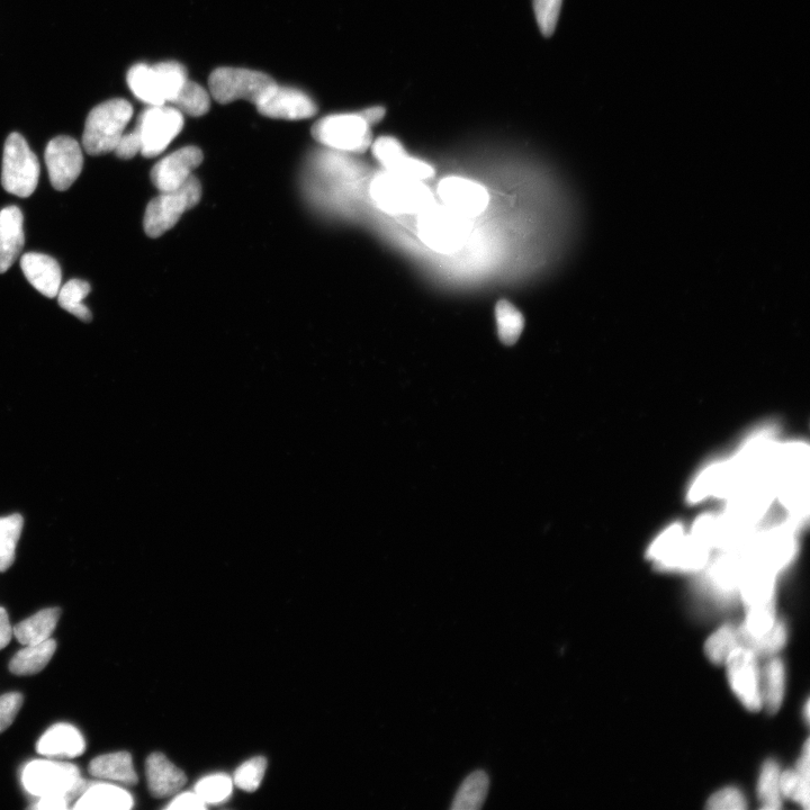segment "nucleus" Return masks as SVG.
Listing matches in <instances>:
<instances>
[{
	"label": "nucleus",
	"mask_w": 810,
	"mask_h": 810,
	"mask_svg": "<svg viewBox=\"0 0 810 810\" xmlns=\"http://www.w3.org/2000/svg\"><path fill=\"white\" fill-rule=\"evenodd\" d=\"M809 742L807 741L804 746V751L801 753L800 759L797 763L796 771L801 777L809 781L810 767H809Z\"/></svg>",
	"instance_id": "47"
},
{
	"label": "nucleus",
	"mask_w": 810,
	"mask_h": 810,
	"mask_svg": "<svg viewBox=\"0 0 810 810\" xmlns=\"http://www.w3.org/2000/svg\"><path fill=\"white\" fill-rule=\"evenodd\" d=\"M438 195L449 209L470 219L481 214L488 207L490 200L483 186L461 177L441 180Z\"/></svg>",
	"instance_id": "17"
},
{
	"label": "nucleus",
	"mask_w": 810,
	"mask_h": 810,
	"mask_svg": "<svg viewBox=\"0 0 810 810\" xmlns=\"http://www.w3.org/2000/svg\"><path fill=\"white\" fill-rule=\"evenodd\" d=\"M738 647H741L738 630L733 626H724L707 639L705 652L711 662L725 664L728 656Z\"/></svg>",
	"instance_id": "33"
},
{
	"label": "nucleus",
	"mask_w": 810,
	"mask_h": 810,
	"mask_svg": "<svg viewBox=\"0 0 810 810\" xmlns=\"http://www.w3.org/2000/svg\"><path fill=\"white\" fill-rule=\"evenodd\" d=\"M207 806L204 801L198 797L195 791L193 792H184V794H179L171 803L167 806L169 810H182V809H189V810H202L205 809Z\"/></svg>",
	"instance_id": "43"
},
{
	"label": "nucleus",
	"mask_w": 810,
	"mask_h": 810,
	"mask_svg": "<svg viewBox=\"0 0 810 810\" xmlns=\"http://www.w3.org/2000/svg\"><path fill=\"white\" fill-rule=\"evenodd\" d=\"M707 808L713 810H742L746 808V800L741 791L726 788L711 796Z\"/></svg>",
	"instance_id": "40"
},
{
	"label": "nucleus",
	"mask_w": 810,
	"mask_h": 810,
	"mask_svg": "<svg viewBox=\"0 0 810 810\" xmlns=\"http://www.w3.org/2000/svg\"><path fill=\"white\" fill-rule=\"evenodd\" d=\"M60 615L59 608L43 609L16 625L13 628L14 636L25 646L45 642L56 629Z\"/></svg>",
	"instance_id": "25"
},
{
	"label": "nucleus",
	"mask_w": 810,
	"mask_h": 810,
	"mask_svg": "<svg viewBox=\"0 0 810 810\" xmlns=\"http://www.w3.org/2000/svg\"><path fill=\"white\" fill-rule=\"evenodd\" d=\"M22 785L34 797H65L71 801L83 794L88 782L74 764L34 760L23 769Z\"/></svg>",
	"instance_id": "3"
},
{
	"label": "nucleus",
	"mask_w": 810,
	"mask_h": 810,
	"mask_svg": "<svg viewBox=\"0 0 810 810\" xmlns=\"http://www.w3.org/2000/svg\"><path fill=\"white\" fill-rule=\"evenodd\" d=\"M23 213L17 206L0 211V274L11 268L25 242Z\"/></svg>",
	"instance_id": "21"
},
{
	"label": "nucleus",
	"mask_w": 810,
	"mask_h": 810,
	"mask_svg": "<svg viewBox=\"0 0 810 810\" xmlns=\"http://www.w3.org/2000/svg\"><path fill=\"white\" fill-rule=\"evenodd\" d=\"M418 232L429 248L449 254L465 245L471 233V222L446 205L434 204L419 214Z\"/></svg>",
	"instance_id": "7"
},
{
	"label": "nucleus",
	"mask_w": 810,
	"mask_h": 810,
	"mask_svg": "<svg viewBox=\"0 0 810 810\" xmlns=\"http://www.w3.org/2000/svg\"><path fill=\"white\" fill-rule=\"evenodd\" d=\"M805 716H806V720L808 722V720H809V704H808V702H807L806 707H805Z\"/></svg>",
	"instance_id": "48"
},
{
	"label": "nucleus",
	"mask_w": 810,
	"mask_h": 810,
	"mask_svg": "<svg viewBox=\"0 0 810 810\" xmlns=\"http://www.w3.org/2000/svg\"><path fill=\"white\" fill-rule=\"evenodd\" d=\"M132 115V105L122 98L96 106L85 124L83 144L86 152L92 156H103L114 151Z\"/></svg>",
	"instance_id": "4"
},
{
	"label": "nucleus",
	"mask_w": 810,
	"mask_h": 810,
	"mask_svg": "<svg viewBox=\"0 0 810 810\" xmlns=\"http://www.w3.org/2000/svg\"><path fill=\"white\" fill-rule=\"evenodd\" d=\"M495 319L502 344L515 345L525 328L524 315L509 301L501 300L495 306Z\"/></svg>",
	"instance_id": "30"
},
{
	"label": "nucleus",
	"mask_w": 810,
	"mask_h": 810,
	"mask_svg": "<svg viewBox=\"0 0 810 810\" xmlns=\"http://www.w3.org/2000/svg\"><path fill=\"white\" fill-rule=\"evenodd\" d=\"M374 157L390 173L417 180H427L435 176V169L427 162L412 158L401 142L392 137H381L372 143Z\"/></svg>",
	"instance_id": "18"
},
{
	"label": "nucleus",
	"mask_w": 810,
	"mask_h": 810,
	"mask_svg": "<svg viewBox=\"0 0 810 810\" xmlns=\"http://www.w3.org/2000/svg\"><path fill=\"white\" fill-rule=\"evenodd\" d=\"M70 801L65 797H44L40 798L38 804L31 808L42 810H63L69 808Z\"/></svg>",
	"instance_id": "45"
},
{
	"label": "nucleus",
	"mask_w": 810,
	"mask_h": 810,
	"mask_svg": "<svg viewBox=\"0 0 810 810\" xmlns=\"http://www.w3.org/2000/svg\"><path fill=\"white\" fill-rule=\"evenodd\" d=\"M24 521L20 515L0 518V572L12 567L16 546L20 540Z\"/></svg>",
	"instance_id": "31"
},
{
	"label": "nucleus",
	"mask_w": 810,
	"mask_h": 810,
	"mask_svg": "<svg viewBox=\"0 0 810 810\" xmlns=\"http://www.w3.org/2000/svg\"><path fill=\"white\" fill-rule=\"evenodd\" d=\"M781 795L796 801L805 809L809 808V781L795 771L780 774Z\"/></svg>",
	"instance_id": "38"
},
{
	"label": "nucleus",
	"mask_w": 810,
	"mask_h": 810,
	"mask_svg": "<svg viewBox=\"0 0 810 810\" xmlns=\"http://www.w3.org/2000/svg\"><path fill=\"white\" fill-rule=\"evenodd\" d=\"M45 164L54 189L67 191L83 171L84 156L80 144L66 135L54 138L45 150Z\"/></svg>",
	"instance_id": "14"
},
{
	"label": "nucleus",
	"mask_w": 810,
	"mask_h": 810,
	"mask_svg": "<svg viewBox=\"0 0 810 810\" xmlns=\"http://www.w3.org/2000/svg\"><path fill=\"white\" fill-rule=\"evenodd\" d=\"M563 0H534V12L539 30L552 36L560 18Z\"/></svg>",
	"instance_id": "39"
},
{
	"label": "nucleus",
	"mask_w": 810,
	"mask_h": 810,
	"mask_svg": "<svg viewBox=\"0 0 810 810\" xmlns=\"http://www.w3.org/2000/svg\"><path fill=\"white\" fill-rule=\"evenodd\" d=\"M233 780L225 774H212L196 783L194 791L206 806L218 805L232 795Z\"/></svg>",
	"instance_id": "35"
},
{
	"label": "nucleus",
	"mask_w": 810,
	"mask_h": 810,
	"mask_svg": "<svg viewBox=\"0 0 810 810\" xmlns=\"http://www.w3.org/2000/svg\"><path fill=\"white\" fill-rule=\"evenodd\" d=\"M88 771L93 777L120 782L123 785H137L138 774L133 767L132 756L128 752H116L97 756L90 762Z\"/></svg>",
	"instance_id": "24"
},
{
	"label": "nucleus",
	"mask_w": 810,
	"mask_h": 810,
	"mask_svg": "<svg viewBox=\"0 0 810 810\" xmlns=\"http://www.w3.org/2000/svg\"><path fill=\"white\" fill-rule=\"evenodd\" d=\"M13 635V628L7 612L4 608L0 607V651L4 650V648L11 643Z\"/></svg>",
	"instance_id": "44"
},
{
	"label": "nucleus",
	"mask_w": 810,
	"mask_h": 810,
	"mask_svg": "<svg viewBox=\"0 0 810 810\" xmlns=\"http://www.w3.org/2000/svg\"><path fill=\"white\" fill-rule=\"evenodd\" d=\"M372 126L357 114H335L315 123V140L332 149L363 153L372 146Z\"/></svg>",
	"instance_id": "10"
},
{
	"label": "nucleus",
	"mask_w": 810,
	"mask_h": 810,
	"mask_svg": "<svg viewBox=\"0 0 810 810\" xmlns=\"http://www.w3.org/2000/svg\"><path fill=\"white\" fill-rule=\"evenodd\" d=\"M786 672L779 659L771 660L765 666L761 678L762 705L769 714H776L785 696Z\"/></svg>",
	"instance_id": "27"
},
{
	"label": "nucleus",
	"mask_w": 810,
	"mask_h": 810,
	"mask_svg": "<svg viewBox=\"0 0 810 810\" xmlns=\"http://www.w3.org/2000/svg\"><path fill=\"white\" fill-rule=\"evenodd\" d=\"M267 761L263 756L250 759L234 773L233 785L248 792L256 791L265 777Z\"/></svg>",
	"instance_id": "37"
},
{
	"label": "nucleus",
	"mask_w": 810,
	"mask_h": 810,
	"mask_svg": "<svg viewBox=\"0 0 810 810\" xmlns=\"http://www.w3.org/2000/svg\"><path fill=\"white\" fill-rule=\"evenodd\" d=\"M738 630V629H737ZM741 646L747 648L755 655L769 656L777 653L785 646L787 641V630L782 623H776L768 633L758 637H751L738 632Z\"/></svg>",
	"instance_id": "34"
},
{
	"label": "nucleus",
	"mask_w": 810,
	"mask_h": 810,
	"mask_svg": "<svg viewBox=\"0 0 810 810\" xmlns=\"http://www.w3.org/2000/svg\"><path fill=\"white\" fill-rule=\"evenodd\" d=\"M187 80L185 68L175 61L161 62L153 67L141 63L131 68L128 74L132 93L150 106L173 102Z\"/></svg>",
	"instance_id": "5"
},
{
	"label": "nucleus",
	"mask_w": 810,
	"mask_h": 810,
	"mask_svg": "<svg viewBox=\"0 0 810 810\" xmlns=\"http://www.w3.org/2000/svg\"><path fill=\"white\" fill-rule=\"evenodd\" d=\"M780 774L776 762L768 761L764 764L758 786L763 809L776 810L781 808Z\"/></svg>",
	"instance_id": "36"
},
{
	"label": "nucleus",
	"mask_w": 810,
	"mask_h": 810,
	"mask_svg": "<svg viewBox=\"0 0 810 810\" xmlns=\"http://www.w3.org/2000/svg\"><path fill=\"white\" fill-rule=\"evenodd\" d=\"M147 778L153 796L164 798L176 794L185 786V773L162 753H152L147 760Z\"/></svg>",
	"instance_id": "22"
},
{
	"label": "nucleus",
	"mask_w": 810,
	"mask_h": 810,
	"mask_svg": "<svg viewBox=\"0 0 810 810\" xmlns=\"http://www.w3.org/2000/svg\"><path fill=\"white\" fill-rule=\"evenodd\" d=\"M133 805L134 800L129 791L110 785V783H94V785H88L77 799L74 808L80 810H129Z\"/></svg>",
	"instance_id": "23"
},
{
	"label": "nucleus",
	"mask_w": 810,
	"mask_h": 810,
	"mask_svg": "<svg viewBox=\"0 0 810 810\" xmlns=\"http://www.w3.org/2000/svg\"><path fill=\"white\" fill-rule=\"evenodd\" d=\"M203 158V152L196 147H185L171 153L152 168L153 185L161 193L175 191L193 176V171L202 164Z\"/></svg>",
	"instance_id": "16"
},
{
	"label": "nucleus",
	"mask_w": 810,
	"mask_h": 810,
	"mask_svg": "<svg viewBox=\"0 0 810 810\" xmlns=\"http://www.w3.org/2000/svg\"><path fill=\"white\" fill-rule=\"evenodd\" d=\"M774 489L796 526L809 513V448L801 441L779 445L774 466Z\"/></svg>",
	"instance_id": "1"
},
{
	"label": "nucleus",
	"mask_w": 810,
	"mask_h": 810,
	"mask_svg": "<svg viewBox=\"0 0 810 810\" xmlns=\"http://www.w3.org/2000/svg\"><path fill=\"white\" fill-rule=\"evenodd\" d=\"M202 186L195 176L175 191L161 193L148 204L144 214V231L150 238H159L201 201Z\"/></svg>",
	"instance_id": "8"
},
{
	"label": "nucleus",
	"mask_w": 810,
	"mask_h": 810,
	"mask_svg": "<svg viewBox=\"0 0 810 810\" xmlns=\"http://www.w3.org/2000/svg\"><path fill=\"white\" fill-rule=\"evenodd\" d=\"M171 104L178 111L191 116H203L210 110L211 98L206 89L194 81L187 80Z\"/></svg>",
	"instance_id": "32"
},
{
	"label": "nucleus",
	"mask_w": 810,
	"mask_h": 810,
	"mask_svg": "<svg viewBox=\"0 0 810 810\" xmlns=\"http://www.w3.org/2000/svg\"><path fill=\"white\" fill-rule=\"evenodd\" d=\"M23 701V696L18 692H9L0 697V734L14 723L23 706Z\"/></svg>",
	"instance_id": "41"
},
{
	"label": "nucleus",
	"mask_w": 810,
	"mask_h": 810,
	"mask_svg": "<svg viewBox=\"0 0 810 810\" xmlns=\"http://www.w3.org/2000/svg\"><path fill=\"white\" fill-rule=\"evenodd\" d=\"M140 151L141 140L138 131L135 129L130 133H124L114 150L115 155L124 160L132 159Z\"/></svg>",
	"instance_id": "42"
},
{
	"label": "nucleus",
	"mask_w": 810,
	"mask_h": 810,
	"mask_svg": "<svg viewBox=\"0 0 810 810\" xmlns=\"http://www.w3.org/2000/svg\"><path fill=\"white\" fill-rule=\"evenodd\" d=\"M57 650L54 639L40 644L26 645L22 651L16 653L9 663V671L15 675H33L41 672L49 664Z\"/></svg>",
	"instance_id": "26"
},
{
	"label": "nucleus",
	"mask_w": 810,
	"mask_h": 810,
	"mask_svg": "<svg viewBox=\"0 0 810 810\" xmlns=\"http://www.w3.org/2000/svg\"><path fill=\"white\" fill-rule=\"evenodd\" d=\"M21 267L27 281L36 291L49 299L58 296L62 272L56 259L38 252H30L22 257Z\"/></svg>",
	"instance_id": "20"
},
{
	"label": "nucleus",
	"mask_w": 810,
	"mask_h": 810,
	"mask_svg": "<svg viewBox=\"0 0 810 810\" xmlns=\"http://www.w3.org/2000/svg\"><path fill=\"white\" fill-rule=\"evenodd\" d=\"M756 655L741 646L726 660L729 683L742 704L751 711L762 707L761 674Z\"/></svg>",
	"instance_id": "13"
},
{
	"label": "nucleus",
	"mask_w": 810,
	"mask_h": 810,
	"mask_svg": "<svg viewBox=\"0 0 810 810\" xmlns=\"http://www.w3.org/2000/svg\"><path fill=\"white\" fill-rule=\"evenodd\" d=\"M38 157L21 134L12 133L5 142L2 184L5 191L18 197H30L39 184Z\"/></svg>",
	"instance_id": "9"
},
{
	"label": "nucleus",
	"mask_w": 810,
	"mask_h": 810,
	"mask_svg": "<svg viewBox=\"0 0 810 810\" xmlns=\"http://www.w3.org/2000/svg\"><path fill=\"white\" fill-rule=\"evenodd\" d=\"M90 291H92V287L87 282L81 281V279H71L60 288L57 296L59 305L79 320L90 322L93 320V315L84 303Z\"/></svg>",
	"instance_id": "29"
},
{
	"label": "nucleus",
	"mask_w": 810,
	"mask_h": 810,
	"mask_svg": "<svg viewBox=\"0 0 810 810\" xmlns=\"http://www.w3.org/2000/svg\"><path fill=\"white\" fill-rule=\"evenodd\" d=\"M710 551L681 525H672L655 539L648 556L666 570L696 571L707 564Z\"/></svg>",
	"instance_id": "6"
},
{
	"label": "nucleus",
	"mask_w": 810,
	"mask_h": 810,
	"mask_svg": "<svg viewBox=\"0 0 810 810\" xmlns=\"http://www.w3.org/2000/svg\"><path fill=\"white\" fill-rule=\"evenodd\" d=\"M36 750L49 759H74L85 752L86 742L75 726L61 723L41 736Z\"/></svg>",
	"instance_id": "19"
},
{
	"label": "nucleus",
	"mask_w": 810,
	"mask_h": 810,
	"mask_svg": "<svg viewBox=\"0 0 810 810\" xmlns=\"http://www.w3.org/2000/svg\"><path fill=\"white\" fill-rule=\"evenodd\" d=\"M256 106L260 114L282 120L310 119L318 112L317 105L301 90L277 84L268 90Z\"/></svg>",
	"instance_id": "15"
},
{
	"label": "nucleus",
	"mask_w": 810,
	"mask_h": 810,
	"mask_svg": "<svg viewBox=\"0 0 810 810\" xmlns=\"http://www.w3.org/2000/svg\"><path fill=\"white\" fill-rule=\"evenodd\" d=\"M184 117L175 107L150 106L140 115L137 130L141 140V155L153 158L164 152L180 131Z\"/></svg>",
	"instance_id": "12"
},
{
	"label": "nucleus",
	"mask_w": 810,
	"mask_h": 810,
	"mask_svg": "<svg viewBox=\"0 0 810 810\" xmlns=\"http://www.w3.org/2000/svg\"><path fill=\"white\" fill-rule=\"evenodd\" d=\"M490 779L486 772L479 770L470 774L459 787L452 809L477 810L482 808L488 797Z\"/></svg>",
	"instance_id": "28"
},
{
	"label": "nucleus",
	"mask_w": 810,
	"mask_h": 810,
	"mask_svg": "<svg viewBox=\"0 0 810 810\" xmlns=\"http://www.w3.org/2000/svg\"><path fill=\"white\" fill-rule=\"evenodd\" d=\"M369 193L382 211L392 215H419L435 204L434 195L422 180L387 170L373 179Z\"/></svg>",
	"instance_id": "2"
},
{
	"label": "nucleus",
	"mask_w": 810,
	"mask_h": 810,
	"mask_svg": "<svg viewBox=\"0 0 810 810\" xmlns=\"http://www.w3.org/2000/svg\"><path fill=\"white\" fill-rule=\"evenodd\" d=\"M385 113L386 111L384 107L374 106L367 108V110H364L359 114L362 115L363 119L372 126L378 122H381L384 119Z\"/></svg>",
	"instance_id": "46"
},
{
	"label": "nucleus",
	"mask_w": 810,
	"mask_h": 810,
	"mask_svg": "<svg viewBox=\"0 0 810 810\" xmlns=\"http://www.w3.org/2000/svg\"><path fill=\"white\" fill-rule=\"evenodd\" d=\"M209 85L213 98L220 104L246 99L256 105L276 81L255 70L219 68L212 72Z\"/></svg>",
	"instance_id": "11"
}]
</instances>
